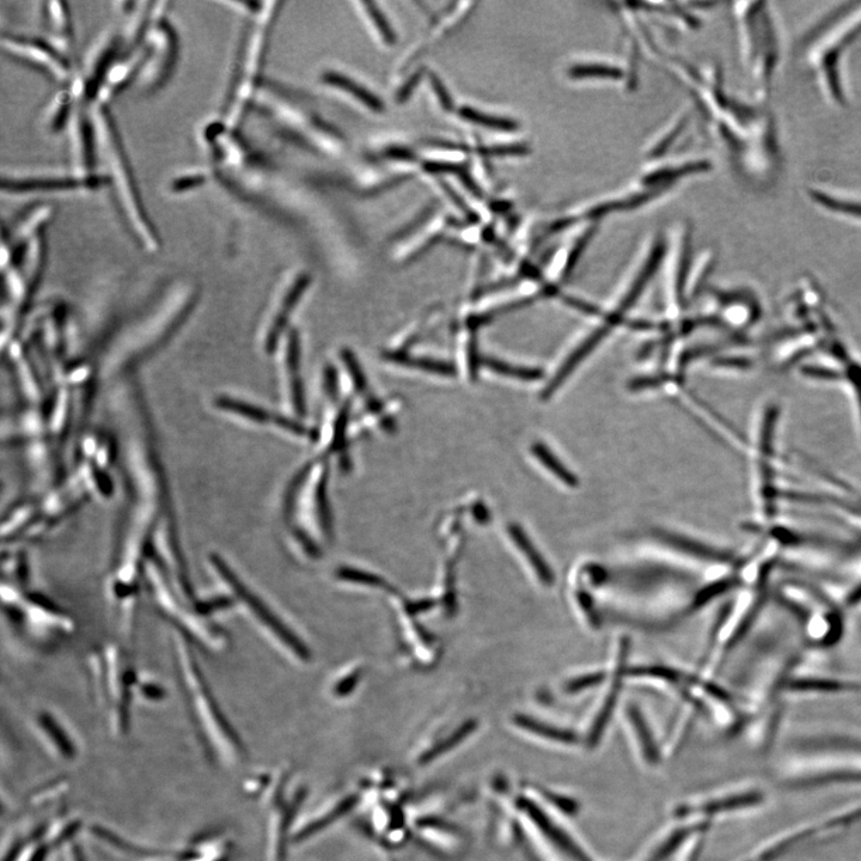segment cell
Instances as JSON below:
<instances>
[{"label":"cell","instance_id":"d6a6232c","mask_svg":"<svg viewBox=\"0 0 861 861\" xmlns=\"http://www.w3.org/2000/svg\"><path fill=\"white\" fill-rule=\"evenodd\" d=\"M357 681V676H352L351 679L346 680L343 685L339 686L340 694H347L351 690V686L354 685Z\"/></svg>","mask_w":861,"mask_h":861},{"label":"cell","instance_id":"277c9868","mask_svg":"<svg viewBox=\"0 0 861 861\" xmlns=\"http://www.w3.org/2000/svg\"><path fill=\"white\" fill-rule=\"evenodd\" d=\"M734 17L742 64L755 85L757 99L767 102L784 58L777 14L771 3L743 2L735 4Z\"/></svg>","mask_w":861,"mask_h":861},{"label":"cell","instance_id":"5bb4252c","mask_svg":"<svg viewBox=\"0 0 861 861\" xmlns=\"http://www.w3.org/2000/svg\"><path fill=\"white\" fill-rule=\"evenodd\" d=\"M212 180V175L204 169H189L186 172L177 173L170 177L167 185L168 192L172 195H183L192 193L195 189L203 187L207 181Z\"/></svg>","mask_w":861,"mask_h":861},{"label":"cell","instance_id":"603a6c76","mask_svg":"<svg viewBox=\"0 0 861 861\" xmlns=\"http://www.w3.org/2000/svg\"><path fill=\"white\" fill-rule=\"evenodd\" d=\"M461 116L463 119L473 122V124L492 128V130L509 132L516 130L517 127L515 121L475 111L473 108H462Z\"/></svg>","mask_w":861,"mask_h":861},{"label":"cell","instance_id":"7a4b0ae2","mask_svg":"<svg viewBox=\"0 0 861 861\" xmlns=\"http://www.w3.org/2000/svg\"><path fill=\"white\" fill-rule=\"evenodd\" d=\"M861 38V2L842 3L823 15L803 35L801 51L824 101L835 108L850 105L846 60Z\"/></svg>","mask_w":861,"mask_h":861},{"label":"cell","instance_id":"4dcf8cb0","mask_svg":"<svg viewBox=\"0 0 861 861\" xmlns=\"http://www.w3.org/2000/svg\"><path fill=\"white\" fill-rule=\"evenodd\" d=\"M688 836V832H680L671 836V839L667 841V844H664L661 848H659L658 852L653 856L651 861H664L667 859L670 854H673L677 847L682 844V841Z\"/></svg>","mask_w":861,"mask_h":861},{"label":"cell","instance_id":"2e32d148","mask_svg":"<svg viewBox=\"0 0 861 861\" xmlns=\"http://www.w3.org/2000/svg\"><path fill=\"white\" fill-rule=\"evenodd\" d=\"M658 537L659 540L665 543V545L673 547L677 549V551L694 555V557L702 559H720V554L713 551V549L707 548L699 542L687 539L685 536L673 533H663L662 531V533H658Z\"/></svg>","mask_w":861,"mask_h":861},{"label":"cell","instance_id":"f546056e","mask_svg":"<svg viewBox=\"0 0 861 861\" xmlns=\"http://www.w3.org/2000/svg\"><path fill=\"white\" fill-rule=\"evenodd\" d=\"M603 680L604 674L602 673L580 676L578 679L571 681L569 685H567V690L571 693H577L580 692V690L600 685Z\"/></svg>","mask_w":861,"mask_h":861},{"label":"cell","instance_id":"cb8c5ba5","mask_svg":"<svg viewBox=\"0 0 861 861\" xmlns=\"http://www.w3.org/2000/svg\"><path fill=\"white\" fill-rule=\"evenodd\" d=\"M628 714H630V719L634 725L635 732H637L641 746H643L645 756L650 761L657 759L656 744L653 742L649 726H647L644 717L641 716V713L635 706L628 708Z\"/></svg>","mask_w":861,"mask_h":861},{"label":"cell","instance_id":"e0dca14e","mask_svg":"<svg viewBox=\"0 0 861 861\" xmlns=\"http://www.w3.org/2000/svg\"><path fill=\"white\" fill-rule=\"evenodd\" d=\"M626 651L627 649L626 647H624V649H622V661H624L626 657ZM622 661H620L619 664L620 668L618 671V675H616V681L614 683V687L612 688V692H610V694L608 695V699L606 700V702H604L602 711L600 712V714H598L594 728H592V732L590 735L591 743H596L598 740H600L603 731L606 730V726L609 723L610 716H612L614 712L616 701H618V693L622 676L621 669L622 667H624L625 663Z\"/></svg>","mask_w":861,"mask_h":861},{"label":"cell","instance_id":"1f68e13d","mask_svg":"<svg viewBox=\"0 0 861 861\" xmlns=\"http://www.w3.org/2000/svg\"><path fill=\"white\" fill-rule=\"evenodd\" d=\"M432 84L433 88H435L436 94L438 96L439 101H441L443 107L445 109L453 108V101H451V97L448 94V90L445 89L444 84L439 81L436 76H432Z\"/></svg>","mask_w":861,"mask_h":861},{"label":"cell","instance_id":"8992f818","mask_svg":"<svg viewBox=\"0 0 861 861\" xmlns=\"http://www.w3.org/2000/svg\"><path fill=\"white\" fill-rule=\"evenodd\" d=\"M109 187L105 172L82 174L73 169H17L3 172L2 193L9 197L35 194H78Z\"/></svg>","mask_w":861,"mask_h":861},{"label":"cell","instance_id":"52a82bcc","mask_svg":"<svg viewBox=\"0 0 861 861\" xmlns=\"http://www.w3.org/2000/svg\"><path fill=\"white\" fill-rule=\"evenodd\" d=\"M2 50L12 59L45 73L61 87L75 75L77 61L67 57L45 38L9 33L3 35Z\"/></svg>","mask_w":861,"mask_h":861},{"label":"cell","instance_id":"3957f363","mask_svg":"<svg viewBox=\"0 0 861 861\" xmlns=\"http://www.w3.org/2000/svg\"><path fill=\"white\" fill-rule=\"evenodd\" d=\"M87 109L94 128L97 162L102 163L126 227L142 246L155 250L160 246V237L140 195L130 158L111 109L102 102H95Z\"/></svg>","mask_w":861,"mask_h":861},{"label":"cell","instance_id":"ba28073f","mask_svg":"<svg viewBox=\"0 0 861 861\" xmlns=\"http://www.w3.org/2000/svg\"><path fill=\"white\" fill-rule=\"evenodd\" d=\"M805 194L818 211L861 227V192L842 187L812 185L806 187Z\"/></svg>","mask_w":861,"mask_h":861},{"label":"cell","instance_id":"9c48e42d","mask_svg":"<svg viewBox=\"0 0 861 861\" xmlns=\"http://www.w3.org/2000/svg\"><path fill=\"white\" fill-rule=\"evenodd\" d=\"M41 21L44 24L45 39L58 48L59 51L73 59L75 51V34H73L72 18L69 6L63 2H47L42 4Z\"/></svg>","mask_w":861,"mask_h":861},{"label":"cell","instance_id":"30bf717a","mask_svg":"<svg viewBox=\"0 0 861 861\" xmlns=\"http://www.w3.org/2000/svg\"><path fill=\"white\" fill-rule=\"evenodd\" d=\"M509 533L512 541L515 542V545L519 548L524 554V557L527 558L531 567L536 572L537 577H539L540 582L546 586H552L554 583V573L549 567L545 558L542 557V554L539 552L533 542L529 539L528 534L524 533V530L519 527L518 524H511L509 527Z\"/></svg>","mask_w":861,"mask_h":861},{"label":"cell","instance_id":"4fadbf2b","mask_svg":"<svg viewBox=\"0 0 861 861\" xmlns=\"http://www.w3.org/2000/svg\"><path fill=\"white\" fill-rule=\"evenodd\" d=\"M325 81L328 84L333 85V87L344 90L346 93L356 97L358 101L364 103V105L372 109V111H382L383 106L381 100L372 94L371 91L363 88L362 85L352 81V79L347 76L340 75V73L337 72H329L325 75Z\"/></svg>","mask_w":861,"mask_h":861},{"label":"cell","instance_id":"484cf974","mask_svg":"<svg viewBox=\"0 0 861 861\" xmlns=\"http://www.w3.org/2000/svg\"><path fill=\"white\" fill-rule=\"evenodd\" d=\"M487 365L498 374L519 378V380L533 381L540 377V372L537 370L517 368V366L500 363L497 360H487Z\"/></svg>","mask_w":861,"mask_h":861},{"label":"cell","instance_id":"8fae6325","mask_svg":"<svg viewBox=\"0 0 861 861\" xmlns=\"http://www.w3.org/2000/svg\"><path fill=\"white\" fill-rule=\"evenodd\" d=\"M524 809L525 811H528L529 816L533 818V821L540 827L542 832H545L548 838L551 839L554 844H557L561 850L565 851L570 857L578 861H590L584 856L582 851H580L579 848L574 845L565 834H563L564 832H561L560 829L553 826L552 822L549 821L539 809L535 808L534 805L525 803Z\"/></svg>","mask_w":861,"mask_h":861},{"label":"cell","instance_id":"83f0119b","mask_svg":"<svg viewBox=\"0 0 861 861\" xmlns=\"http://www.w3.org/2000/svg\"><path fill=\"white\" fill-rule=\"evenodd\" d=\"M338 576L341 579L348 580V582L363 583L366 585L376 586V588H387V585L384 584V580L381 578L371 576V574L368 573L358 572L356 570L343 569L339 572Z\"/></svg>","mask_w":861,"mask_h":861},{"label":"cell","instance_id":"44dd1931","mask_svg":"<svg viewBox=\"0 0 861 861\" xmlns=\"http://www.w3.org/2000/svg\"><path fill=\"white\" fill-rule=\"evenodd\" d=\"M533 454L539 461L545 466L549 472L557 476L560 481H563L564 484L570 487H574L578 485V480L576 476H574L564 464L561 463L557 457H555L551 451L545 445L535 444L533 447Z\"/></svg>","mask_w":861,"mask_h":861},{"label":"cell","instance_id":"ac0fdd59","mask_svg":"<svg viewBox=\"0 0 861 861\" xmlns=\"http://www.w3.org/2000/svg\"><path fill=\"white\" fill-rule=\"evenodd\" d=\"M476 729V722L474 720H469L466 724L462 725L461 728L454 732L447 740H444L442 743H438L437 746L433 747L429 751L421 756L420 763L421 765H427V763L433 762L444 754L449 753V751L453 750L456 746H459L466 738L473 734Z\"/></svg>","mask_w":861,"mask_h":861},{"label":"cell","instance_id":"d4e9b609","mask_svg":"<svg viewBox=\"0 0 861 861\" xmlns=\"http://www.w3.org/2000/svg\"><path fill=\"white\" fill-rule=\"evenodd\" d=\"M760 801V793H746V795L719 799V801L707 805L706 810L707 812H712V814H714V812L746 808V806L755 805Z\"/></svg>","mask_w":861,"mask_h":861},{"label":"cell","instance_id":"5b68a950","mask_svg":"<svg viewBox=\"0 0 861 861\" xmlns=\"http://www.w3.org/2000/svg\"><path fill=\"white\" fill-rule=\"evenodd\" d=\"M169 5L157 2L154 17L140 42L142 65L132 88L139 95L161 90L172 78L179 59V36L168 20Z\"/></svg>","mask_w":861,"mask_h":861},{"label":"cell","instance_id":"6da1fadb","mask_svg":"<svg viewBox=\"0 0 861 861\" xmlns=\"http://www.w3.org/2000/svg\"><path fill=\"white\" fill-rule=\"evenodd\" d=\"M693 84L714 136L737 172L757 187L771 185L780 172L783 152L777 120L766 101L730 94L717 67L700 73Z\"/></svg>","mask_w":861,"mask_h":861},{"label":"cell","instance_id":"9a60e30c","mask_svg":"<svg viewBox=\"0 0 861 861\" xmlns=\"http://www.w3.org/2000/svg\"><path fill=\"white\" fill-rule=\"evenodd\" d=\"M228 850L221 841L211 839L200 840L199 844L179 853L180 861H228Z\"/></svg>","mask_w":861,"mask_h":861},{"label":"cell","instance_id":"d6986e66","mask_svg":"<svg viewBox=\"0 0 861 861\" xmlns=\"http://www.w3.org/2000/svg\"><path fill=\"white\" fill-rule=\"evenodd\" d=\"M515 722L518 726H521L522 729L531 732V734L548 738V740L561 743L576 742V736L571 734V732L553 728L551 725L537 722V720L531 719L530 717L517 716L515 718Z\"/></svg>","mask_w":861,"mask_h":861},{"label":"cell","instance_id":"4316f807","mask_svg":"<svg viewBox=\"0 0 861 861\" xmlns=\"http://www.w3.org/2000/svg\"><path fill=\"white\" fill-rule=\"evenodd\" d=\"M365 6L366 8H368L366 10H368V14L372 22L375 23L378 33L381 34L384 41H386L387 44L390 45L394 44V42L396 41V36L394 34V30L390 28L386 17L381 14V11L376 8L375 4L365 3Z\"/></svg>","mask_w":861,"mask_h":861},{"label":"cell","instance_id":"ffe728a7","mask_svg":"<svg viewBox=\"0 0 861 861\" xmlns=\"http://www.w3.org/2000/svg\"><path fill=\"white\" fill-rule=\"evenodd\" d=\"M569 75L573 79H613L621 76V71L615 66L602 63V61H582L576 65H572Z\"/></svg>","mask_w":861,"mask_h":861},{"label":"cell","instance_id":"f1b7e54d","mask_svg":"<svg viewBox=\"0 0 861 861\" xmlns=\"http://www.w3.org/2000/svg\"><path fill=\"white\" fill-rule=\"evenodd\" d=\"M631 675L634 676H651L657 677V679H663L668 681H677L679 679L680 674L677 671L669 668L663 667H646V668H638L630 671Z\"/></svg>","mask_w":861,"mask_h":861},{"label":"cell","instance_id":"7c38bea8","mask_svg":"<svg viewBox=\"0 0 861 861\" xmlns=\"http://www.w3.org/2000/svg\"><path fill=\"white\" fill-rule=\"evenodd\" d=\"M40 728L48 746L58 755L59 759L64 761L75 759L77 754L75 744L72 743L69 735H66V732L61 729V726L54 722L52 717H41Z\"/></svg>","mask_w":861,"mask_h":861},{"label":"cell","instance_id":"7402d4cb","mask_svg":"<svg viewBox=\"0 0 861 861\" xmlns=\"http://www.w3.org/2000/svg\"><path fill=\"white\" fill-rule=\"evenodd\" d=\"M356 802L357 799L354 797L344 799L343 802L338 804L337 808L329 811L326 816L317 818V820L311 822L309 826L302 829L301 833L298 835V840L310 838L311 835L317 834L320 830L327 828L329 824H332L334 821L339 820L340 817L346 815V812L350 811L353 806L356 805Z\"/></svg>","mask_w":861,"mask_h":861}]
</instances>
